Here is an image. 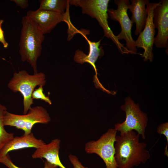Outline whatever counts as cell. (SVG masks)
<instances>
[{
    "instance_id": "e0dca14e",
    "label": "cell",
    "mask_w": 168,
    "mask_h": 168,
    "mask_svg": "<svg viewBox=\"0 0 168 168\" xmlns=\"http://www.w3.org/2000/svg\"><path fill=\"white\" fill-rule=\"evenodd\" d=\"M6 107L0 103V151L4 146L14 138V134L9 133L5 130L3 117Z\"/></svg>"
},
{
    "instance_id": "cb8c5ba5",
    "label": "cell",
    "mask_w": 168,
    "mask_h": 168,
    "mask_svg": "<svg viewBox=\"0 0 168 168\" xmlns=\"http://www.w3.org/2000/svg\"><path fill=\"white\" fill-rule=\"evenodd\" d=\"M58 167L53 164H52L46 161L44 162V168H57Z\"/></svg>"
},
{
    "instance_id": "52a82bcc",
    "label": "cell",
    "mask_w": 168,
    "mask_h": 168,
    "mask_svg": "<svg viewBox=\"0 0 168 168\" xmlns=\"http://www.w3.org/2000/svg\"><path fill=\"white\" fill-rule=\"evenodd\" d=\"M117 132L114 128H109L98 140L89 141L85 145L86 152L99 156L104 162L105 168H118L114 156Z\"/></svg>"
},
{
    "instance_id": "603a6c76",
    "label": "cell",
    "mask_w": 168,
    "mask_h": 168,
    "mask_svg": "<svg viewBox=\"0 0 168 168\" xmlns=\"http://www.w3.org/2000/svg\"><path fill=\"white\" fill-rule=\"evenodd\" d=\"M11 1L15 3L17 6L23 9L26 8L29 5L28 0H12Z\"/></svg>"
},
{
    "instance_id": "6da1fadb",
    "label": "cell",
    "mask_w": 168,
    "mask_h": 168,
    "mask_svg": "<svg viewBox=\"0 0 168 168\" xmlns=\"http://www.w3.org/2000/svg\"><path fill=\"white\" fill-rule=\"evenodd\" d=\"M140 135L131 130L116 136L115 159L118 168H133L146 163L150 155L147 144L139 141Z\"/></svg>"
},
{
    "instance_id": "5bb4252c",
    "label": "cell",
    "mask_w": 168,
    "mask_h": 168,
    "mask_svg": "<svg viewBox=\"0 0 168 168\" xmlns=\"http://www.w3.org/2000/svg\"><path fill=\"white\" fill-rule=\"evenodd\" d=\"M60 140L58 139L52 140L36 150L32 155L33 159L44 158L49 163L60 168H66L62 163L59 157Z\"/></svg>"
},
{
    "instance_id": "3957f363",
    "label": "cell",
    "mask_w": 168,
    "mask_h": 168,
    "mask_svg": "<svg viewBox=\"0 0 168 168\" xmlns=\"http://www.w3.org/2000/svg\"><path fill=\"white\" fill-rule=\"evenodd\" d=\"M109 0H70V5L78 6L82 8V13L95 18L103 30L104 36L110 39L116 46L122 54H129L124 44L117 38L110 27L108 23V7Z\"/></svg>"
},
{
    "instance_id": "8fae6325",
    "label": "cell",
    "mask_w": 168,
    "mask_h": 168,
    "mask_svg": "<svg viewBox=\"0 0 168 168\" xmlns=\"http://www.w3.org/2000/svg\"><path fill=\"white\" fill-rule=\"evenodd\" d=\"M154 9L153 22L158 30L154 44L157 48L167 47L168 40V0H162Z\"/></svg>"
},
{
    "instance_id": "9a60e30c",
    "label": "cell",
    "mask_w": 168,
    "mask_h": 168,
    "mask_svg": "<svg viewBox=\"0 0 168 168\" xmlns=\"http://www.w3.org/2000/svg\"><path fill=\"white\" fill-rule=\"evenodd\" d=\"M148 0H131L128 9L132 13L130 20L136 24L135 34L138 35L144 28L147 17L146 6Z\"/></svg>"
},
{
    "instance_id": "7a4b0ae2",
    "label": "cell",
    "mask_w": 168,
    "mask_h": 168,
    "mask_svg": "<svg viewBox=\"0 0 168 168\" xmlns=\"http://www.w3.org/2000/svg\"><path fill=\"white\" fill-rule=\"evenodd\" d=\"M22 25L19 44V52L23 62L28 63L34 73H38L37 62L41 54L44 34L37 26L26 16L21 19Z\"/></svg>"
},
{
    "instance_id": "ffe728a7",
    "label": "cell",
    "mask_w": 168,
    "mask_h": 168,
    "mask_svg": "<svg viewBox=\"0 0 168 168\" xmlns=\"http://www.w3.org/2000/svg\"><path fill=\"white\" fill-rule=\"evenodd\" d=\"M68 159L73 168H88L84 166L75 155L70 154L68 156Z\"/></svg>"
},
{
    "instance_id": "9c48e42d",
    "label": "cell",
    "mask_w": 168,
    "mask_h": 168,
    "mask_svg": "<svg viewBox=\"0 0 168 168\" xmlns=\"http://www.w3.org/2000/svg\"><path fill=\"white\" fill-rule=\"evenodd\" d=\"M158 3H151L148 0L146 4L147 17L145 27L139 34L137 40L135 41L136 48H142L144 50L142 57L145 61L148 60L152 62L154 57L152 52L154 43L155 28L153 24L154 12L158 5Z\"/></svg>"
},
{
    "instance_id": "7c38bea8",
    "label": "cell",
    "mask_w": 168,
    "mask_h": 168,
    "mask_svg": "<svg viewBox=\"0 0 168 168\" xmlns=\"http://www.w3.org/2000/svg\"><path fill=\"white\" fill-rule=\"evenodd\" d=\"M82 35L85 38L88 43L89 46V52L88 55L84 53L82 51L79 49L76 50L74 57V60L76 62L82 64L87 62L90 64L93 68L95 72V76L94 78V82H96V85L102 89V90L107 91L101 84L100 82L97 77V71L95 65V63L98 58L100 56H102L104 54V51L102 46H100L101 40L97 42H95L90 41L88 40L85 35V33L82 31L78 32Z\"/></svg>"
},
{
    "instance_id": "277c9868",
    "label": "cell",
    "mask_w": 168,
    "mask_h": 168,
    "mask_svg": "<svg viewBox=\"0 0 168 168\" xmlns=\"http://www.w3.org/2000/svg\"><path fill=\"white\" fill-rule=\"evenodd\" d=\"M46 82L45 74L38 72L31 75L25 70L14 72L7 84L8 87L14 92H20L23 97V114H26L34 103L32 94L37 86H44Z\"/></svg>"
},
{
    "instance_id": "5b68a950",
    "label": "cell",
    "mask_w": 168,
    "mask_h": 168,
    "mask_svg": "<svg viewBox=\"0 0 168 168\" xmlns=\"http://www.w3.org/2000/svg\"><path fill=\"white\" fill-rule=\"evenodd\" d=\"M4 126L14 127L22 130L24 135L31 133L33 126L38 123L47 124L51 120L47 111L43 107L37 106L32 107L27 113L18 115L11 113L6 110L3 117Z\"/></svg>"
},
{
    "instance_id": "4fadbf2b",
    "label": "cell",
    "mask_w": 168,
    "mask_h": 168,
    "mask_svg": "<svg viewBox=\"0 0 168 168\" xmlns=\"http://www.w3.org/2000/svg\"><path fill=\"white\" fill-rule=\"evenodd\" d=\"M45 144L42 139L36 138L32 133L27 135L23 134L20 137H14L1 150L0 159L12 151L29 147L37 149Z\"/></svg>"
},
{
    "instance_id": "44dd1931",
    "label": "cell",
    "mask_w": 168,
    "mask_h": 168,
    "mask_svg": "<svg viewBox=\"0 0 168 168\" xmlns=\"http://www.w3.org/2000/svg\"><path fill=\"white\" fill-rule=\"evenodd\" d=\"M0 163L3 164L8 168H21L13 163L8 153L0 159Z\"/></svg>"
},
{
    "instance_id": "ba28073f",
    "label": "cell",
    "mask_w": 168,
    "mask_h": 168,
    "mask_svg": "<svg viewBox=\"0 0 168 168\" xmlns=\"http://www.w3.org/2000/svg\"><path fill=\"white\" fill-rule=\"evenodd\" d=\"M117 6L116 9H108V14L111 19L119 22L121 27V31L116 35L119 40L124 39L126 41L125 48L131 54H136L137 50L133 39L131 29L133 23L129 18L127 13L128 6L130 4L128 0H115Z\"/></svg>"
},
{
    "instance_id": "2e32d148",
    "label": "cell",
    "mask_w": 168,
    "mask_h": 168,
    "mask_svg": "<svg viewBox=\"0 0 168 168\" xmlns=\"http://www.w3.org/2000/svg\"><path fill=\"white\" fill-rule=\"evenodd\" d=\"M38 9L64 14L65 10L69 6V0H41Z\"/></svg>"
},
{
    "instance_id": "8992f818",
    "label": "cell",
    "mask_w": 168,
    "mask_h": 168,
    "mask_svg": "<svg viewBox=\"0 0 168 168\" xmlns=\"http://www.w3.org/2000/svg\"><path fill=\"white\" fill-rule=\"evenodd\" d=\"M121 109L125 113V120L121 123L115 124L114 129L120 133L134 130L145 139L148 121L147 114L141 111L139 105L129 97L125 99V104Z\"/></svg>"
},
{
    "instance_id": "7402d4cb",
    "label": "cell",
    "mask_w": 168,
    "mask_h": 168,
    "mask_svg": "<svg viewBox=\"0 0 168 168\" xmlns=\"http://www.w3.org/2000/svg\"><path fill=\"white\" fill-rule=\"evenodd\" d=\"M3 22V20H0V42L2 44L3 47L6 48L7 47L8 44L5 39L4 32L2 28Z\"/></svg>"
},
{
    "instance_id": "ac0fdd59",
    "label": "cell",
    "mask_w": 168,
    "mask_h": 168,
    "mask_svg": "<svg viewBox=\"0 0 168 168\" xmlns=\"http://www.w3.org/2000/svg\"><path fill=\"white\" fill-rule=\"evenodd\" d=\"M43 86H40L37 88L35 89L32 95V98L34 99H40L43 100L45 102L50 105L52 102L49 97L46 96L44 93Z\"/></svg>"
},
{
    "instance_id": "30bf717a",
    "label": "cell",
    "mask_w": 168,
    "mask_h": 168,
    "mask_svg": "<svg viewBox=\"0 0 168 168\" xmlns=\"http://www.w3.org/2000/svg\"><path fill=\"white\" fill-rule=\"evenodd\" d=\"M69 13L68 11L62 14L38 9L28 11L26 16L35 23L44 35L50 33L61 21L67 22L68 25L71 24Z\"/></svg>"
},
{
    "instance_id": "d6986e66",
    "label": "cell",
    "mask_w": 168,
    "mask_h": 168,
    "mask_svg": "<svg viewBox=\"0 0 168 168\" xmlns=\"http://www.w3.org/2000/svg\"><path fill=\"white\" fill-rule=\"evenodd\" d=\"M156 132L160 134H163L166 138V143L164 149V154L168 156L167 149L168 144V123L166 122L159 125L157 128Z\"/></svg>"
}]
</instances>
